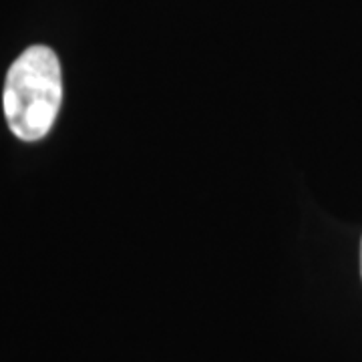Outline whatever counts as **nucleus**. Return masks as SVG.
<instances>
[{
	"instance_id": "f257e3e1",
	"label": "nucleus",
	"mask_w": 362,
	"mask_h": 362,
	"mask_svg": "<svg viewBox=\"0 0 362 362\" xmlns=\"http://www.w3.org/2000/svg\"><path fill=\"white\" fill-rule=\"evenodd\" d=\"M63 103V75L57 54L49 47L26 49L6 73L4 117L23 141H39L54 125Z\"/></svg>"
},
{
	"instance_id": "f03ea898",
	"label": "nucleus",
	"mask_w": 362,
	"mask_h": 362,
	"mask_svg": "<svg viewBox=\"0 0 362 362\" xmlns=\"http://www.w3.org/2000/svg\"><path fill=\"white\" fill-rule=\"evenodd\" d=\"M361 272H362V244H361Z\"/></svg>"
}]
</instances>
